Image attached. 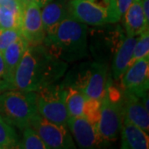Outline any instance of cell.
Returning <instances> with one entry per match:
<instances>
[{
    "instance_id": "cell-1",
    "label": "cell",
    "mask_w": 149,
    "mask_h": 149,
    "mask_svg": "<svg viewBox=\"0 0 149 149\" xmlns=\"http://www.w3.org/2000/svg\"><path fill=\"white\" fill-rule=\"evenodd\" d=\"M66 69L67 62L50 55L43 44L28 46L17 67L13 90L37 92L60 80Z\"/></svg>"
},
{
    "instance_id": "cell-2",
    "label": "cell",
    "mask_w": 149,
    "mask_h": 149,
    "mask_svg": "<svg viewBox=\"0 0 149 149\" xmlns=\"http://www.w3.org/2000/svg\"><path fill=\"white\" fill-rule=\"evenodd\" d=\"M88 27L70 16L59 24L53 34L46 36L43 46L50 55L65 62L85 57L88 47Z\"/></svg>"
},
{
    "instance_id": "cell-3",
    "label": "cell",
    "mask_w": 149,
    "mask_h": 149,
    "mask_svg": "<svg viewBox=\"0 0 149 149\" xmlns=\"http://www.w3.org/2000/svg\"><path fill=\"white\" fill-rule=\"evenodd\" d=\"M108 66L104 62H86L70 71L62 83L64 86H72L80 91L87 98L101 101L106 93Z\"/></svg>"
},
{
    "instance_id": "cell-4",
    "label": "cell",
    "mask_w": 149,
    "mask_h": 149,
    "mask_svg": "<svg viewBox=\"0 0 149 149\" xmlns=\"http://www.w3.org/2000/svg\"><path fill=\"white\" fill-rule=\"evenodd\" d=\"M0 113L11 125L23 130L37 113V92L9 90L0 94Z\"/></svg>"
},
{
    "instance_id": "cell-5",
    "label": "cell",
    "mask_w": 149,
    "mask_h": 149,
    "mask_svg": "<svg viewBox=\"0 0 149 149\" xmlns=\"http://www.w3.org/2000/svg\"><path fill=\"white\" fill-rule=\"evenodd\" d=\"M122 94L109 81L106 93L101 100L97 129L104 142L117 139L123 123Z\"/></svg>"
},
{
    "instance_id": "cell-6",
    "label": "cell",
    "mask_w": 149,
    "mask_h": 149,
    "mask_svg": "<svg viewBox=\"0 0 149 149\" xmlns=\"http://www.w3.org/2000/svg\"><path fill=\"white\" fill-rule=\"evenodd\" d=\"M37 113L51 122L67 125L69 114L65 103V88L61 85H50L37 92Z\"/></svg>"
},
{
    "instance_id": "cell-7",
    "label": "cell",
    "mask_w": 149,
    "mask_h": 149,
    "mask_svg": "<svg viewBox=\"0 0 149 149\" xmlns=\"http://www.w3.org/2000/svg\"><path fill=\"white\" fill-rule=\"evenodd\" d=\"M29 126L38 134L48 149L75 148L73 139L65 126L51 122L39 113L31 118Z\"/></svg>"
},
{
    "instance_id": "cell-8",
    "label": "cell",
    "mask_w": 149,
    "mask_h": 149,
    "mask_svg": "<svg viewBox=\"0 0 149 149\" xmlns=\"http://www.w3.org/2000/svg\"><path fill=\"white\" fill-rule=\"evenodd\" d=\"M40 8L34 2L23 0L20 29L29 46L41 45L45 38Z\"/></svg>"
},
{
    "instance_id": "cell-9",
    "label": "cell",
    "mask_w": 149,
    "mask_h": 149,
    "mask_svg": "<svg viewBox=\"0 0 149 149\" xmlns=\"http://www.w3.org/2000/svg\"><path fill=\"white\" fill-rule=\"evenodd\" d=\"M121 79L124 91L133 93L141 98L148 95L149 56L132 62Z\"/></svg>"
},
{
    "instance_id": "cell-10",
    "label": "cell",
    "mask_w": 149,
    "mask_h": 149,
    "mask_svg": "<svg viewBox=\"0 0 149 149\" xmlns=\"http://www.w3.org/2000/svg\"><path fill=\"white\" fill-rule=\"evenodd\" d=\"M69 15L75 20L91 26L108 23L107 7L95 0H69Z\"/></svg>"
},
{
    "instance_id": "cell-11",
    "label": "cell",
    "mask_w": 149,
    "mask_h": 149,
    "mask_svg": "<svg viewBox=\"0 0 149 149\" xmlns=\"http://www.w3.org/2000/svg\"><path fill=\"white\" fill-rule=\"evenodd\" d=\"M67 125L80 148H99L104 142L98 132L97 127L85 116L69 117Z\"/></svg>"
},
{
    "instance_id": "cell-12",
    "label": "cell",
    "mask_w": 149,
    "mask_h": 149,
    "mask_svg": "<svg viewBox=\"0 0 149 149\" xmlns=\"http://www.w3.org/2000/svg\"><path fill=\"white\" fill-rule=\"evenodd\" d=\"M122 106L123 118L133 123L142 128L144 132H149V113L141 97L124 91L122 93Z\"/></svg>"
},
{
    "instance_id": "cell-13",
    "label": "cell",
    "mask_w": 149,
    "mask_h": 149,
    "mask_svg": "<svg viewBox=\"0 0 149 149\" xmlns=\"http://www.w3.org/2000/svg\"><path fill=\"white\" fill-rule=\"evenodd\" d=\"M68 0H52L43 7L42 21L45 37L53 34L59 24L69 17Z\"/></svg>"
},
{
    "instance_id": "cell-14",
    "label": "cell",
    "mask_w": 149,
    "mask_h": 149,
    "mask_svg": "<svg viewBox=\"0 0 149 149\" xmlns=\"http://www.w3.org/2000/svg\"><path fill=\"white\" fill-rule=\"evenodd\" d=\"M121 148L148 149V134L133 123L123 118L121 127Z\"/></svg>"
},
{
    "instance_id": "cell-15",
    "label": "cell",
    "mask_w": 149,
    "mask_h": 149,
    "mask_svg": "<svg viewBox=\"0 0 149 149\" xmlns=\"http://www.w3.org/2000/svg\"><path fill=\"white\" fill-rule=\"evenodd\" d=\"M137 42L136 37H123L113 53L112 62L113 75L115 80L120 79L129 65L133 52Z\"/></svg>"
},
{
    "instance_id": "cell-16",
    "label": "cell",
    "mask_w": 149,
    "mask_h": 149,
    "mask_svg": "<svg viewBox=\"0 0 149 149\" xmlns=\"http://www.w3.org/2000/svg\"><path fill=\"white\" fill-rule=\"evenodd\" d=\"M124 27L128 37H137L148 29L140 0H133L123 14Z\"/></svg>"
},
{
    "instance_id": "cell-17",
    "label": "cell",
    "mask_w": 149,
    "mask_h": 149,
    "mask_svg": "<svg viewBox=\"0 0 149 149\" xmlns=\"http://www.w3.org/2000/svg\"><path fill=\"white\" fill-rule=\"evenodd\" d=\"M28 46H29V43L22 36L19 37L14 42L10 44L2 52L3 57L4 60V63H5L8 78L12 86V90L13 89V76L15 74L17 67L19 64L25 51L28 47Z\"/></svg>"
},
{
    "instance_id": "cell-18",
    "label": "cell",
    "mask_w": 149,
    "mask_h": 149,
    "mask_svg": "<svg viewBox=\"0 0 149 149\" xmlns=\"http://www.w3.org/2000/svg\"><path fill=\"white\" fill-rule=\"evenodd\" d=\"M64 88L65 103L69 117L83 116V110L87 97L74 87L64 86Z\"/></svg>"
},
{
    "instance_id": "cell-19",
    "label": "cell",
    "mask_w": 149,
    "mask_h": 149,
    "mask_svg": "<svg viewBox=\"0 0 149 149\" xmlns=\"http://www.w3.org/2000/svg\"><path fill=\"white\" fill-rule=\"evenodd\" d=\"M18 143L16 131L0 114V149L17 148Z\"/></svg>"
},
{
    "instance_id": "cell-20",
    "label": "cell",
    "mask_w": 149,
    "mask_h": 149,
    "mask_svg": "<svg viewBox=\"0 0 149 149\" xmlns=\"http://www.w3.org/2000/svg\"><path fill=\"white\" fill-rule=\"evenodd\" d=\"M17 148L48 149V148L38 134L30 126H28L23 129L22 139L18 143Z\"/></svg>"
},
{
    "instance_id": "cell-21",
    "label": "cell",
    "mask_w": 149,
    "mask_h": 149,
    "mask_svg": "<svg viewBox=\"0 0 149 149\" xmlns=\"http://www.w3.org/2000/svg\"><path fill=\"white\" fill-rule=\"evenodd\" d=\"M133 0H109L107 6L108 22L114 23L123 16Z\"/></svg>"
},
{
    "instance_id": "cell-22",
    "label": "cell",
    "mask_w": 149,
    "mask_h": 149,
    "mask_svg": "<svg viewBox=\"0 0 149 149\" xmlns=\"http://www.w3.org/2000/svg\"><path fill=\"white\" fill-rule=\"evenodd\" d=\"M22 14L0 6V28H20Z\"/></svg>"
},
{
    "instance_id": "cell-23",
    "label": "cell",
    "mask_w": 149,
    "mask_h": 149,
    "mask_svg": "<svg viewBox=\"0 0 149 149\" xmlns=\"http://www.w3.org/2000/svg\"><path fill=\"white\" fill-rule=\"evenodd\" d=\"M149 56V32L148 29L142 32L139 35V38H137V42L133 49V56L130 61L131 64L136 60L143 58Z\"/></svg>"
},
{
    "instance_id": "cell-24",
    "label": "cell",
    "mask_w": 149,
    "mask_h": 149,
    "mask_svg": "<svg viewBox=\"0 0 149 149\" xmlns=\"http://www.w3.org/2000/svg\"><path fill=\"white\" fill-rule=\"evenodd\" d=\"M101 101L87 98L85 103L83 116H85L90 122L97 127V123L100 118V112Z\"/></svg>"
},
{
    "instance_id": "cell-25",
    "label": "cell",
    "mask_w": 149,
    "mask_h": 149,
    "mask_svg": "<svg viewBox=\"0 0 149 149\" xmlns=\"http://www.w3.org/2000/svg\"><path fill=\"white\" fill-rule=\"evenodd\" d=\"M22 37L20 28H0V52H3L10 44Z\"/></svg>"
},
{
    "instance_id": "cell-26",
    "label": "cell",
    "mask_w": 149,
    "mask_h": 149,
    "mask_svg": "<svg viewBox=\"0 0 149 149\" xmlns=\"http://www.w3.org/2000/svg\"><path fill=\"white\" fill-rule=\"evenodd\" d=\"M9 90H12V86L8 78L3 54L0 52V93Z\"/></svg>"
},
{
    "instance_id": "cell-27",
    "label": "cell",
    "mask_w": 149,
    "mask_h": 149,
    "mask_svg": "<svg viewBox=\"0 0 149 149\" xmlns=\"http://www.w3.org/2000/svg\"><path fill=\"white\" fill-rule=\"evenodd\" d=\"M146 20L149 22V0H140Z\"/></svg>"
},
{
    "instance_id": "cell-28",
    "label": "cell",
    "mask_w": 149,
    "mask_h": 149,
    "mask_svg": "<svg viewBox=\"0 0 149 149\" xmlns=\"http://www.w3.org/2000/svg\"><path fill=\"white\" fill-rule=\"evenodd\" d=\"M29 1L34 2V3H37V5L39 6L40 8H43L46 4H47L48 3L52 2V0H29Z\"/></svg>"
}]
</instances>
